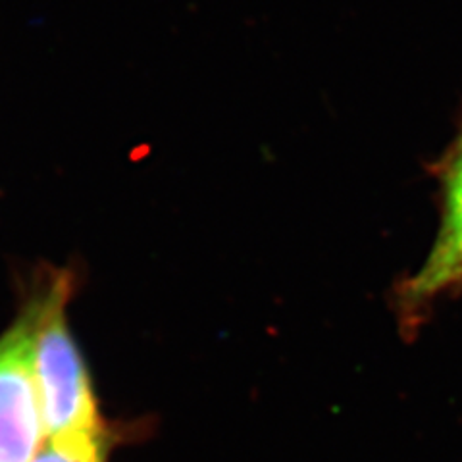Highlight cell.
Listing matches in <instances>:
<instances>
[{"mask_svg":"<svg viewBox=\"0 0 462 462\" xmlns=\"http://www.w3.org/2000/svg\"><path fill=\"white\" fill-rule=\"evenodd\" d=\"M41 291L0 336V462H32L45 443L35 375Z\"/></svg>","mask_w":462,"mask_h":462,"instance_id":"2","label":"cell"},{"mask_svg":"<svg viewBox=\"0 0 462 462\" xmlns=\"http://www.w3.org/2000/svg\"><path fill=\"white\" fill-rule=\"evenodd\" d=\"M428 173L439 185L441 224L424 264L402 283L404 310H418L433 297L462 283V108L457 132Z\"/></svg>","mask_w":462,"mask_h":462,"instance_id":"3","label":"cell"},{"mask_svg":"<svg viewBox=\"0 0 462 462\" xmlns=\"http://www.w3.org/2000/svg\"><path fill=\"white\" fill-rule=\"evenodd\" d=\"M74 280L58 272L41 289V316L35 346V375L47 439L103 436L93 383L71 336L66 307Z\"/></svg>","mask_w":462,"mask_h":462,"instance_id":"1","label":"cell"},{"mask_svg":"<svg viewBox=\"0 0 462 462\" xmlns=\"http://www.w3.org/2000/svg\"><path fill=\"white\" fill-rule=\"evenodd\" d=\"M108 433L78 439H45L32 462H106Z\"/></svg>","mask_w":462,"mask_h":462,"instance_id":"4","label":"cell"}]
</instances>
